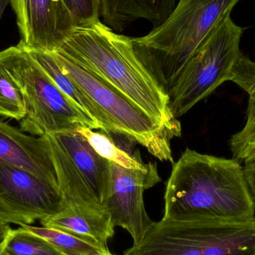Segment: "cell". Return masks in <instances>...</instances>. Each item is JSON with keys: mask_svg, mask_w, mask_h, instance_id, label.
I'll use <instances>...</instances> for the list:
<instances>
[{"mask_svg": "<svg viewBox=\"0 0 255 255\" xmlns=\"http://www.w3.org/2000/svg\"><path fill=\"white\" fill-rule=\"evenodd\" d=\"M164 199L163 220L169 221L255 218V202L241 163L189 148L173 163Z\"/></svg>", "mask_w": 255, "mask_h": 255, "instance_id": "obj_1", "label": "cell"}, {"mask_svg": "<svg viewBox=\"0 0 255 255\" xmlns=\"http://www.w3.org/2000/svg\"><path fill=\"white\" fill-rule=\"evenodd\" d=\"M57 51L124 94L175 137L181 136L169 97L135 53L132 37L99 20L76 28Z\"/></svg>", "mask_w": 255, "mask_h": 255, "instance_id": "obj_2", "label": "cell"}, {"mask_svg": "<svg viewBox=\"0 0 255 255\" xmlns=\"http://www.w3.org/2000/svg\"><path fill=\"white\" fill-rule=\"evenodd\" d=\"M240 1L178 0L161 25L132 37L135 53L166 94L195 51Z\"/></svg>", "mask_w": 255, "mask_h": 255, "instance_id": "obj_3", "label": "cell"}, {"mask_svg": "<svg viewBox=\"0 0 255 255\" xmlns=\"http://www.w3.org/2000/svg\"><path fill=\"white\" fill-rule=\"evenodd\" d=\"M124 255H255V218L247 221L154 222Z\"/></svg>", "mask_w": 255, "mask_h": 255, "instance_id": "obj_4", "label": "cell"}, {"mask_svg": "<svg viewBox=\"0 0 255 255\" xmlns=\"http://www.w3.org/2000/svg\"><path fill=\"white\" fill-rule=\"evenodd\" d=\"M244 31L245 28L237 25L230 15L195 51L167 93L169 109L176 119L230 81L241 53L240 44Z\"/></svg>", "mask_w": 255, "mask_h": 255, "instance_id": "obj_5", "label": "cell"}, {"mask_svg": "<svg viewBox=\"0 0 255 255\" xmlns=\"http://www.w3.org/2000/svg\"><path fill=\"white\" fill-rule=\"evenodd\" d=\"M12 73L25 103L22 131L41 136L100 127L57 87L19 42L13 46Z\"/></svg>", "mask_w": 255, "mask_h": 255, "instance_id": "obj_6", "label": "cell"}, {"mask_svg": "<svg viewBox=\"0 0 255 255\" xmlns=\"http://www.w3.org/2000/svg\"><path fill=\"white\" fill-rule=\"evenodd\" d=\"M44 136L49 142L58 187L68 205L105 210L112 162L101 157L78 132Z\"/></svg>", "mask_w": 255, "mask_h": 255, "instance_id": "obj_7", "label": "cell"}, {"mask_svg": "<svg viewBox=\"0 0 255 255\" xmlns=\"http://www.w3.org/2000/svg\"><path fill=\"white\" fill-rule=\"evenodd\" d=\"M64 73L76 82L106 114L115 132L125 133L161 161L173 164L169 130L113 87L61 52H52Z\"/></svg>", "mask_w": 255, "mask_h": 255, "instance_id": "obj_8", "label": "cell"}, {"mask_svg": "<svg viewBox=\"0 0 255 255\" xmlns=\"http://www.w3.org/2000/svg\"><path fill=\"white\" fill-rule=\"evenodd\" d=\"M157 166L148 163L145 169H130L112 163V177L104 208L115 227L127 230L133 246L143 239L154 222L145 211L143 193L160 182Z\"/></svg>", "mask_w": 255, "mask_h": 255, "instance_id": "obj_9", "label": "cell"}, {"mask_svg": "<svg viewBox=\"0 0 255 255\" xmlns=\"http://www.w3.org/2000/svg\"><path fill=\"white\" fill-rule=\"evenodd\" d=\"M0 201L26 225L50 218L68 207L57 184L2 163H0Z\"/></svg>", "mask_w": 255, "mask_h": 255, "instance_id": "obj_10", "label": "cell"}, {"mask_svg": "<svg viewBox=\"0 0 255 255\" xmlns=\"http://www.w3.org/2000/svg\"><path fill=\"white\" fill-rule=\"evenodd\" d=\"M21 43L30 50L55 52L78 28L63 0H9Z\"/></svg>", "mask_w": 255, "mask_h": 255, "instance_id": "obj_11", "label": "cell"}, {"mask_svg": "<svg viewBox=\"0 0 255 255\" xmlns=\"http://www.w3.org/2000/svg\"><path fill=\"white\" fill-rule=\"evenodd\" d=\"M0 163L28 171L58 185L46 136L26 134L20 128L1 121Z\"/></svg>", "mask_w": 255, "mask_h": 255, "instance_id": "obj_12", "label": "cell"}, {"mask_svg": "<svg viewBox=\"0 0 255 255\" xmlns=\"http://www.w3.org/2000/svg\"><path fill=\"white\" fill-rule=\"evenodd\" d=\"M43 227L58 229L74 235L106 253L108 244L115 235V225L106 210L80 205H68L62 212L40 221Z\"/></svg>", "mask_w": 255, "mask_h": 255, "instance_id": "obj_13", "label": "cell"}, {"mask_svg": "<svg viewBox=\"0 0 255 255\" xmlns=\"http://www.w3.org/2000/svg\"><path fill=\"white\" fill-rule=\"evenodd\" d=\"M178 0H101L104 23L115 31H124L137 19H147L153 28L161 25L172 13Z\"/></svg>", "mask_w": 255, "mask_h": 255, "instance_id": "obj_14", "label": "cell"}, {"mask_svg": "<svg viewBox=\"0 0 255 255\" xmlns=\"http://www.w3.org/2000/svg\"><path fill=\"white\" fill-rule=\"evenodd\" d=\"M26 49L51 80L81 112L99 126L100 130L106 134L115 131L106 114L76 82L63 71L52 52Z\"/></svg>", "mask_w": 255, "mask_h": 255, "instance_id": "obj_15", "label": "cell"}, {"mask_svg": "<svg viewBox=\"0 0 255 255\" xmlns=\"http://www.w3.org/2000/svg\"><path fill=\"white\" fill-rule=\"evenodd\" d=\"M13 46L0 51V117L21 121L25 103L12 73Z\"/></svg>", "mask_w": 255, "mask_h": 255, "instance_id": "obj_16", "label": "cell"}, {"mask_svg": "<svg viewBox=\"0 0 255 255\" xmlns=\"http://www.w3.org/2000/svg\"><path fill=\"white\" fill-rule=\"evenodd\" d=\"M76 132L82 135L101 157L112 163L130 169H145L148 166V163L142 162L140 156L133 157L128 154L102 130L94 131L89 128H82Z\"/></svg>", "mask_w": 255, "mask_h": 255, "instance_id": "obj_17", "label": "cell"}, {"mask_svg": "<svg viewBox=\"0 0 255 255\" xmlns=\"http://www.w3.org/2000/svg\"><path fill=\"white\" fill-rule=\"evenodd\" d=\"M21 227L29 233L46 240L64 255H100L109 253L74 235L58 229L35 227L31 225H24Z\"/></svg>", "mask_w": 255, "mask_h": 255, "instance_id": "obj_18", "label": "cell"}, {"mask_svg": "<svg viewBox=\"0 0 255 255\" xmlns=\"http://www.w3.org/2000/svg\"><path fill=\"white\" fill-rule=\"evenodd\" d=\"M7 255H64L46 240L22 227L11 229L4 240Z\"/></svg>", "mask_w": 255, "mask_h": 255, "instance_id": "obj_19", "label": "cell"}, {"mask_svg": "<svg viewBox=\"0 0 255 255\" xmlns=\"http://www.w3.org/2000/svg\"><path fill=\"white\" fill-rule=\"evenodd\" d=\"M233 158L244 163L255 160V102L249 99L247 123L229 141Z\"/></svg>", "mask_w": 255, "mask_h": 255, "instance_id": "obj_20", "label": "cell"}, {"mask_svg": "<svg viewBox=\"0 0 255 255\" xmlns=\"http://www.w3.org/2000/svg\"><path fill=\"white\" fill-rule=\"evenodd\" d=\"M78 27L100 20L101 0H63Z\"/></svg>", "mask_w": 255, "mask_h": 255, "instance_id": "obj_21", "label": "cell"}, {"mask_svg": "<svg viewBox=\"0 0 255 255\" xmlns=\"http://www.w3.org/2000/svg\"><path fill=\"white\" fill-rule=\"evenodd\" d=\"M230 81L241 87L255 102V62L241 52L231 75Z\"/></svg>", "mask_w": 255, "mask_h": 255, "instance_id": "obj_22", "label": "cell"}, {"mask_svg": "<svg viewBox=\"0 0 255 255\" xmlns=\"http://www.w3.org/2000/svg\"><path fill=\"white\" fill-rule=\"evenodd\" d=\"M0 221L19 225V226L26 225L22 219L11 212L1 201H0Z\"/></svg>", "mask_w": 255, "mask_h": 255, "instance_id": "obj_23", "label": "cell"}, {"mask_svg": "<svg viewBox=\"0 0 255 255\" xmlns=\"http://www.w3.org/2000/svg\"><path fill=\"white\" fill-rule=\"evenodd\" d=\"M244 173L255 202V160L245 162Z\"/></svg>", "mask_w": 255, "mask_h": 255, "instance_id": "obj_24", "label": "cell"}, {"mask_svg": "<svg viewBox=\"0 0 255 255\" xmlns=\"http://www.w3.org/2000/svg\"><path fill=\"white\" fill-rule=\"evenodd\" d=\"M11 229L10 223L0 221V243L4 241V238L7 237Z\"/></svg>", "mask_w": 255, "mask_h": 255, "instance_id": "obj_25", "label": "cell"}, {"mask_svg": "<svg viewBox=\"0 0 255 255\" xmlns=\"http://www.w3.org/2000/svg\"><path fill=\"white\" fill-rule=\"evenodd\" d=\"M8 3L9 0H0V19H1V16H2Z\"/></svg>", "mask_w": 255, "mask_h": 255, "instance_id": "obj_26", "label": "cell"}, {"mask_svg": "<svg viewBox=\"0 0 255 255\" xmlns=\"http://www.w3.org/2000/svg\"><path fill=\"white\" fill-rule=\"evenodd\" d=\"M0 255H7V253H5V250H4V241L0 243Z\"/></svg>", "mask_w": 255, "mask_h": 255, "instance_id": "obj_27", "label": "cell"}, {"mask_svg": "<svg viewBox=\"0 0 255 255\" xmlns=\"http://www.w3.org/2000/svg\"><path fill=\"white\" fill-rule=\"evenodd\" d=\"M113 255V254H112V253H106V254H103V255Z\"/></svg>", "mask_w": 255, "mask_h": 255, "instance_id": "obj_28", "label": "cell"}]
</instances>
